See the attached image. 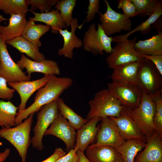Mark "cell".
Wrapping results in <instances>:
<instances>
[{"label": "cell", "mask_w": 162, "mask_h": 162, "mask_svg": "<svg viewBox=\"0 0 162 162\" xmlns=\"http://www.w3.org/2000/svg\"><path fill=\"white\" fill-rule=\"evenodd\" d=\"M34 113L30 114L23 122L15 127H2L0 130V137L14 147L22 162H26L28 150L31 143L30 132Z\"/></svg>", "instance_id": "cell-3"}, {"label": "cell", "mask_w": 162, "mask_h": 162, "mask_svg": "<svg viewBox=\"0 0 162 162\" xmlns=\"http://www.w3.org/2000/svg\"><path fill=\"white\" fill-rule=\"evenodd\" d=\"M31 12L34 14V17L29 18V19L34 22L38 21L44 23L46 26L50 27L52 33H58L59 30L67 27L59 11L57 10H52L51 11L43 13Z\"/></svg>", "instance_id": "cell-24"}, {"label": "cell", "mask_w": 162, "mask_h": 162, "mask_svg": "<svg viewBox=\"0 0 162 162\" xmlns=\"http://www.w3.org/2000/svg\"><path fill=\"white\" fill-rule=\"evenodd\" d=\"M73 83V80L70 77H57L54 75H49L46 84L38 90L33 103L24 110L17 112L15 125L21 123L30 114L39 111L44 105L57 100Z\"/></svg>", "instance_id": "cell-1"}, {"label": "cell", "mask_w": 162, "mask_h": 162, "mask_svg": "<svg viewBox=\"0 0 162 162\" xmlns=\"http://www.w3.org/2000/svg\"><path fill=\"white\" fill-rule=\"evenodd\" d=\"M107 86L110 92L120 101L123 106L133 109L140 105L142 93L136 85L112 82L107 84Z\"/></svg>", "instance_id": "cell-11"}, {"label": "cell", "mask_w": 162, "mask_h": 162, "mask_svg": "<svg viewBox=\"0 0 162 162\" xmlns=\"http://www.w3.org/2000/svg\"><path fill=\"white\" fill-rule=\"evenodd\" d=\"M103 1L106 6V11L103 14L100 11L98 13L101 26L106 35L110 37L122 30L129 32L131 30L132 21L130 18L112 9L108 1Z\"/></svg>", "instance_id": "cell-9"}, {"label": "cell", "mask_w": 162, "mask_h": 162, "mask_svg": "<svg viewBox=\"0 0 162 162\" xmlns=\"http://www.w3.org/2000/svg\"><path fill=\"white\" fill-rule=\"evenodd\" d=\"M26 14H12L8 19V25H0V35L6 41L21 36L27 22Z\"/></svg>", "instance_id": "cell-22"}, {"label": "cell", "mask_w": 162, "mask_h": 162, "mask_svg": "<svg viewBox=\"0 0 162 162\" xmlns=\"http://www.w3.org/2000/svg\"><path fill=\"white\" fill-rule=\"evenodd\" d=\"M89 4L87 8L88 11L86 12L87 16L82 23L78 26V28L81 29L84 23L86 22H89L93 20L95 17V14L99 11L100 8L99 0H89Z\"/></svg>", "instance_id": "cell-37"}, {"label": "cell", "mask_w": 162, "mask_h": 162, "mask_svg": "<svg viewBox=\"0 0 162 162\" xmlns=\"http://www.w3.org/2000/svg\"><path fill=\"white\" fill-rule=\"evenodd\" d=\"M29 5L28 0H0V10L7 14H26Z\"/></svg>", "instance_id": "cell-31"}, {"label": "cell", "mask_w": 162, "mask_h": 162, "mask_svg": "<svg viewBox=\"0 0 162 162\" xmlns=\"http://www.w3.org/2000/svg\"><path fill=\"white\" fill-rule=\"evenodd\" d=\"M0 17L2 18L3 17L2 15H0Z\"/></svg>", "instance_id": "cell-46"}, {"label": "cell", "mask_w": 162, "mask_h": 162, "mask_svg": "<svg viewBox=\"0 0 162 162\" xmlns=\"http://www.w3.org/2000/svg\"><path fill=\"white\" fill-rule=\"evenodd\" d=\"M135 5L136 16L143 18L149 16L154 12L158 4L157 0H130Z\"/></svg>", "instance_id": "cell-33"}, {"label": "cell", "mask_w": 162, "mask_h": 162, "mask_svg": "<svg viewBox=\"0 0 162 162\" xmlns=\"http://www.w3.org/2000/svg\"><path fill=\"white\" fill-rule=\"evenodd\" d=\"M7 19H5L4 17L1 18L0 17V22H1L2 20H5Z\"/></svg>", "instance_id": "cell-45"}, {"label": "cell", "mask_w": 162, "mask_h": 162, "mask_svg": "<svg viewBox=\"0 0 162 162\" xmlns=\"http://www.w3.org/2000/svg\"><path fill=\"white\" fill-rule=\"evenodd\" d=\"M162 76L152 62L144 58L139 68L136 85L142 92L153 95L162 91Z\"/></svg>", "instance_id": "cell-5"}, {"label": "cell", "mask_w": 162, "mask_h": 162, "mask_svg": "<svg viewBox=\"0 0 162 162\" xmlns=\"http://www.w3.org/2000/svg\"><path fill=\"white\" fill-rule=\"evenodd\" d=\"M77 154L79 157V162H90L86 157L84 152L78 150Z\"/></svg>", "instance_id": "cell-44"}, {"label": "cell", "mask_w": 162, "mask_h": 162, "mask_svg": "<svg viewBox=\"0 0 162 162\" xmlns=\"http://www.w3.org/2000/svg\"><path fill=\"white\" fill-rule=\"evenodd\" d=\"M146 143L138 140H128L116 149L121 155L123 162H134L138 153L144 148Z\"/></svg>", "instance_id": "cell-28"}, {"label": "cell", "mask_w": 162, "mask_h": 162, "mask_svg": "<svg viewBox=\"0 0 162 162\" xmlns=\"http://www.w3.org/2000/svg\"><path fill=\"white\" fill-rule=\"evenodd\" d=\"M50 27L47 26L36 24L30 19L26 24L21 36L36 46L39 47L41 45L39 40L40 37L48 32Z\"/></svg>", "instance_id": "cell-27"}, {"label": "cell", "mask_w": 162, "mask_h": 162, "mask_svg": "<svg viewBox=\"0 0 162 162\" xmlns=\"http://www.w3.org/2000/svg\"><path fill=\"white\" fill-rule=\"evenodd\" d=\"M76 4V0H61L55 5V8L60 11V14L67 27L70 26L72 19L73 11Z\"/></svg>", "instance_id": "cell-32"}, {"label": "cell", "mask_w": 162, "mask_h": 162, "mask_svg": "<svg viewBox=\"0 0 162 162\" xmlns=\"http://www.w3.org/2000/svg\"><path fill=\"white\" fill-rule=\"evenodd\" d=\"M48 135L55 136L62 140L66 145V151L68 152L75 146V130L60 113L45 132L44 135Z\"/></svg>", "instance_id": "cell-13"}, {"label": "cell", "mask_w": 162, "mask_h": 162, "mask_svg": "<svg viewBox=\"0 0 162 162\" xmlns=\"http://www.w3.org/2000/svg\"><path fill=\"white\" fill-rule=\"evenodd\" d=\"M20 68H25L28 76L31 79V74L33 72L41 73L44 75H59L60 74L59 67L55 61L45 59L40 62L32 60L22 54L20 59L16 63Z\"/></svg>", "instance_id": "cell-15"}, {"label": "cell", "mask_w": 162, "mask_h": 162, "mask_svg": "<svg viewBox=\"0 0 162 162\" xmlns=\"http://www.w3.org/2000/svg\"><path fill=\"white\" fill-rule=\"evenodd\" d=\"M124 108L118 117H109L125 140H136L145 143V136Z\"/></svg>", "instance_id": "cell-14"}, {"label": "cell", "mask_w": 162, "mask_h": 162, "mask_svg": "<svg viewBox=\"0 0 162 162\" xmlns=\"http://www.w3.org/2000/svg\"><path fill=\"white\" fill-rule=\"evenodd\" d=\"M0 76L5 79L8 84L30 81L31 79L12 60L5 41L0 35Z\"/></svg>", "instance_id": "cell-10"}, {"label": "cell", "mask_w": 162, "mask_h": 162, "mask_svg": "<svg viewBox=\"0 0 162 162\" xmlns=\"http://www.w3.org/2000/svg\"><path fill=\"white\" fill-rule=\"evenodd\" d=\"M117 2L118 8L122 10L126 16L130 18L136 16L135 6L130 0H118Z\"/></svg>", "instance_id": "cell-36"}, {"label": "cell", "mask_w": 162, "mask_h": 162, "mask_svg": "<svg viewBox=\"0 0 162 162\" xmlns=\"http://www.w3.org/2000/svg\"><path fill=\"white\" fill-rule=\"evenodd\" d=\"M162 19L161 16L152 24V28H155L156 30H161L162 29Z\"/></svg>", "instance_id": "cell-42"}, {"label": "cell", "mask_w": 162, "mask_h": 162, "mask_svg": "<svg viewBox=\"0 0 162 162\" xmlns=\"http://www.w3.org/2000/svg\"><path fill=\"white\" fill-rule=\"evenodd\" d=\"M78 148L74 146L64 156L60 158L56 162H79V157L77 154Z\"/></svg>", "instance_id": "cell-39"}, {"label": "cell", "mask_w": 162, "mask_h": 162, "mask_svg": "<svg viewBox=\"0 0 162 162\" xmlns=\"http://www.w3.org/2000/svg\"><path fill=\"white\" fill-rule=\"evenodd\" d=\"M142 93L140 105L134 109L126 108L125 110L146 139L151 136L155 131L153 121L156 104L151 95L143 92Z\"/></svg>", "instance_id": "cell-4"}, {"label": "cell", "mask_w": 162, "mask_h": 162, "mask_svg": "<svg viewBox=\"0 0 162 162\" xmlns=\"http://www.w3.org/2000/svg\"><path fill=\"white\" fill-rule=\"evenodd\" d=\"M57 101L60 113L75 130L79 129L89 121L76 113L65 104L62 98L59 97L57 99Z\"/></svg>", "instance_id": "cell-29"}, {"label": "cell", "mask_w": 162, "mask_h": 162, "mask_svg": "<svg viewBox=\"0 0 162 162\" xmlns=\"http://www.w3.org/2000/svg\"><path fill=\"white\" fill-rule=\"evenodd\" d=\"M70 26L71 31H68L66 27L65 29H60L59 33L62 37L64 40L63 47L58 49V54L63 56L65 57L72 59L73 57V50L75 48H80L82 46V40L78 38L75 34V32L78 28V20L76 18L72 20Z\"/></svg>", "instance_id": "cell-17"}, {"label": "cell", "mask_w": 162, "mask_h": 162, "mask_svg": "<svg viewBox=\"0 0 162 162\" xmlns=\"http://www.w3.org/2000/svg\"><path fill=\"white\" fill-rule=\"evenodd\" d=\"M57 99L43 106L37 115V121L33 131L34 136L31 144L33 147L39 151L44 148L42 142L44 134L58 114Z\"/></svg>", "instance_id": "cell-8"}, {"label": "cell", "mask_w": 162, "mask_h": 162, "mask_svg": "<svg viewBox=\"0 0 162 162\" xmlns=\"http://www.w3.org/2000/svg\"><path fill=\"white\" fill-rule=\"evenodd\" d=\"M142 56L144 58L151 61L154 64L160 74L162 75V55H142Z\"/></svg>", "instance_id": "cell-40"}, {"label": "cell", "mask_w": 162, "mask_h": 162, "mask_svg": "<svg viewBox=\"0 0 162 162\" xmlns=\"http://www.w3.org/2000/svg\"><path fill=\"white\" fill-rule=\"evenodd\" d=\"M85 151V155L90 162H123L120 154L110 146L88 147Z\"/></svg>", "instance_id": "cell-21"}, {"label": "cell", "mask_w": 162, "mask_h": 162, "mask_svg": "<svg viewBox=\"0 0 162 162\" xmlns=\"http://www.w3.org/2000/svg\"><path fill=\"white\" fill-rule=\"evenodd\" d=\"M29 4L31 5L30 11L34 12L38 9L40 13L48 12L52 7L55 5L58 0H28Z\"/></svg>", "instance_id": "cell-35"}, {"label": "cell", "mask_w": 162, "mask_h": 162, "mask_svg": "<svg viewBox=\"0 0 162 162\" xmlns=\"http://www.w3.org/2000/svg\"><path fill=\"white\" fill-rule=\"evenodd\" d=\"M151 96L156 104V111L153 121L155 131L162 137V91H159Z\"/></svg>", "instance_id": "cell-34"}, {"label": "cell", "mask_w": 162, "mask_h": 162, "mask_svg": "<svg viewBox=\"0 0 162 162\" xmlns=\"http://www.w3.org/2000/svg\"><path fill=\"white\" fill-rule=\"evenodd\" d=\"M49 76L44 75L40 79L33 80L23 81L8 84L19 94L21 100L18 112L26 108V104L31 96L36 91L44 87L47 82Z\"/></svg>", "instance_id": "cell-16"}, {"label": "cell", "mask_w": 162, "mask_h": 162, "mask_svg": "<svg viewBox=\"0 0 162 162\" xmlns=\"http://www.w3.org/2000/svg\"><path fill=\"white\" fill-rule=\"evenodd\" d=\"M113 37H108L102 29L100 23L98 24L96 30L94 23H92L85 33L82 40L83 48L86 51L94 56L103 55L104 51L111 54Z\"/></svg>", "instance_id": "cell-7"}, {"label": "cell", "mask_w": 162, "mask_h": 162, "mask_svg": "<svg viewBox=\"0 0 162 162\" xmlns=\"http://www.w3.org/2000/svg\"><path fill=\"white\" fill-rule=\"evenodd\" d=\"M18 109L10 101L0 100V126L6 128L15 126Z\"/></svg>", "instance_id": "cell-30"}, {"label": "cell", "mask_w": 162, "mask_h": 162, "mask_svg": "<svg viewBox=\"0 0 162 162\" xmlns=\"http://www.w3.org/2000/svg\"><path fill=\"white\" fill-rule=\"evenodd\" d=\"M141 60L115 67L113 69L111 76L112 82L126 85H136L138 72Z\"/></svg>", "instance_id": "cell-19"}, {"label": "cell", "mask_w": 162, "mask_h": 162, "mask_svg": "<svg viewBox=\"0 0 162 162\" xmlns=\"http://www.w3.org/2000/svg\"><path fill=\"white\" fill-rule=\"evenodd\" d=\"M101 119L99 117L92 118L77 130L75 146L78 150L84 152L93 142L99 129L97 125Z\"/></svg>", "instance_id": "cell-20"}, {"label": "cell", "mask_w": 162, "mask_h": 162, "mask_svg": "<svg viewBox=\"0 0 162 162\" xmlns=\"http://www.w3.org/2000/svg\"><path fill=\"white\" fill-rule=\"evenodd\" d=\"M162 137L155 131L151 136L146 138L144 149L134 162H162Z\"/></svg>", "instance_id": "cell-18"}, {"label": "cell", "mask_w": 162, "mask_h": 162, "mask_svg": "<svg viewBox=\"0 0 162 162\" xmlns=\"http://www.w3.org/2000/svg\"><path fill=\"white\" fill-rule=\"evenodd\" d=\"M5 43L16 48L20 52L25 53L34 61L40 62L46 59L44 55L39 52V47L21 36L6 41Z\"/></svg>", "instance_id": "cell-25"}, {"label": "cell", "mask_w": 162, "mask_h": 162, "mask_svg": "<svg viewBox=\"0 0 162 162\" xmlns=\"http://www.w3.org/2000/svg\"><path fill=\"white\" fill-rule=\"evenodd\" d=\"M10 152L9 148H6L3 152L0 153V162H3L9 156Z\"/></svg>", "instance_id": "cell-43"}, {"label": "cell", "mask_w": 162, "mask_h": 162, "mask_svg": "<svg viewBox=\"0 0 162 162\" xmlns=\"http://www.w3.org/2000/svg\"><path fill=\"white\" fill-rule=\"evenodd\" d=\"M66 154V152L62 148H56L51 155L41 162H56L59 158L64 156Z\"/></svg>", "instance_id": "cell-41"}, {"label": "cell", "mask_w": 162, "mask_h": 162, "mask_svg": "<svg viewBox=\"0 0 162 162\" xmlns=\"http://www.w3.org/2000/svg\"><path fill=\"white\" fill-rule=\"evenodd\" d=\"M162 15V1L158 0L157 6L155 10L146 20L127 33L113 37L112 42H116L117 41L122 39L128 38L130 35L137 32H140L143 35L150 33L152 28L151 25Z\"/></svg>", "instance_id": "cell-26"}, {"label": "cell", "mask_w": 162, "mask_h": 162, "mask_svg": "<svg viewBox=\"0 0 162 162\" xmlns=\"http://www.w3.org/2000/svg\"><path fill=\"white\" fill-rule=\"evenodd\" d=\"M88 104L89 110L86 118L88 120L96 117H118L125 107L108 88L97 92Z\"/></svg>", "instance_id": "cell-2"}, {"label": "cell", "mask_w": 162, "mask_h": 162, "mask_svg": "<svg viewBox=\"0 0 162 162\" xmlns=\"http://www.w3.org/2000/svg\"><path fill=\"white\" fill-rule=\"evenodd\" d=\"M100 121L96 142L88 147L106 145L116 148L125 141L109 117L102 118Z\"/></svg>", "instance_id": "cell-12"}, {"label": "cell", "mask_w": 162, "mask_h": 162, "mask_svg": "<svg viewBox=\"0 0 162 162\" xmlns=\"http://www.w3.org/2000/svg\"><path fill=\"white\" fill-rule=\"evenodd\" d=\"M7 83L5 79L0 76V99L10 100L13 98L15 90L8 87Z\"/></svg>", "instance_id": "cell-38"}, {"label": "cell", "mask_w": 162, "mask_h": 162, "mask_svg": "<svg viewBox=\"0 0 162 162\" xmlns=\"http://www.w3.org/2000/svg\"><path fill=\"white\" fill-rule=\"evenodd\" d=\"M136 39L135 37L132 39L124 38L116 42L111 53L106 58L109 68L113 69L116 66L141 61L144 58L142 55L134 49Z\"/></svg>", "instance_id": "cell-6"}, {"label": "cell", "mask_w": 162, "mask_h": 162, "mask_svg": "<svg viewBox=\"0 0 162 162\" xmlns=\"http://www.w3.org/2000/svg\"><path fill=\"white\" fill-rule=\"evenodd\" d=\"M157 31L158 34L150 38L136 42L134 47L136 51L142 55H162V32Z\"/></svg>", "instance_id": "cell-23"}]
</instances>
